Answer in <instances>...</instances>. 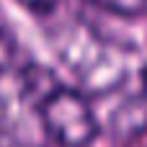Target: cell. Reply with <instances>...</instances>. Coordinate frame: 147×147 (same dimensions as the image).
Wrapping results in <instances>:
<instances>
[{"instance_id": "6da1fadb", "label": "cell", "mask_w": 147, "mask_h": 147, "mask_svg": "<svg viewBox=\"0 0 147 147\" xmlns=\"http://www.w3.org/2000/svg\"><path fill=\"white\" fill-rule=\"evenodd\" d=\"M41 132L59 147H88L98 137V119L90 101L72 88L52 85L39 103Z\"/></svg>"}, {"instance_id": "7a4b0ae2", "label": "cell", "mask_w": 147, "mask_h": 147, "mask_svg": "<svg viewBox=\"0 0 147 147\" xmlns=\"http://www.w3.org/2000/svg\"><path fill=\"white\" fill-rule=\"evenodd\" d=\"M49 88L52 83H44L36 70L0 65V134L26 140L41 132L39 103Z\"/></svg>"}, {"instance_id": "3957f363", "label": "cell", "mask_w": 147, "mask_h": 147, "mask_svg": "<svg viewBox=\"0 0 147 147\" xmlns=\"http://www.w3.org/2000/svg\"><path fill=\"white\" fill-rule=\"evenodd\" d=\"M93 3L119 16H140L147 10V0H93Z\"/></svg>"}]
</instances>
